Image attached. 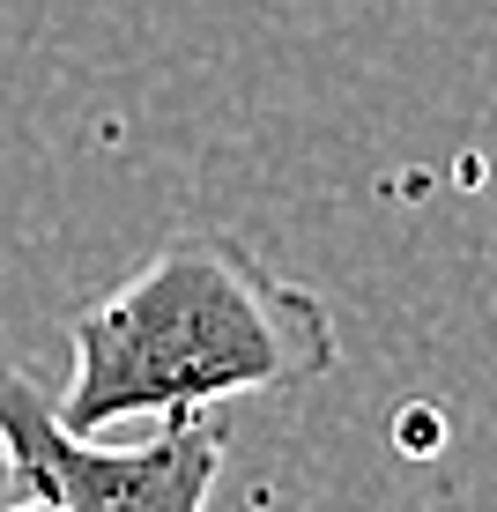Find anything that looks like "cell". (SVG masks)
Returning a JSON list of instances; mask_svg holds the SVG:
<instances>
[{
  "mask_svg": "<svg viewBox=\"0 0 497 512\" xmlns=\"http://www.w3.org/2000/svg\"><path fill=\"white\" fill-rule=\"evenodd\" d=\"M75 379L52 394L67 431L201 416L230 394H290L334 372V312L230 238H171L119 290L67 320Z\"/></svg>",
  "mask_w": 497,
  "mask_h": 512,
  "instance_id": "cell-1",
  "label": "cell"
},
{
  "mask_svg": "<svg viewBox=\"0 0 497 512\" xmlns=\"http://www.w3.org/2000/svg\"><path fill=\"white\" fill-rule=\"evenodd\" d=\"M0 468L15 490H38L67 512H208L223 423L164 416V431L141 446H90V431L60 423L30 364L0 357Z\"/></svg>",
  "mask_w": 497,
  "mask_h": 512,
  "instance_id": "cell-2",
  "label": "cell"
},
{
  "mask_svg": "<svg viewBox=\"0 0 497 512\" xmlns=\"http://www.w3.org/2000/svg\"><path fill=\"white\" fill-rule=\"evenodd\" d=\"M0 512H67V505H52V498H38V490H15Z\"/></svg>",
  "mask_w": 497,
  "mask_h": 512,
  "instance_id": "cell-3",
  "label": "cell"
}]
</instances>
